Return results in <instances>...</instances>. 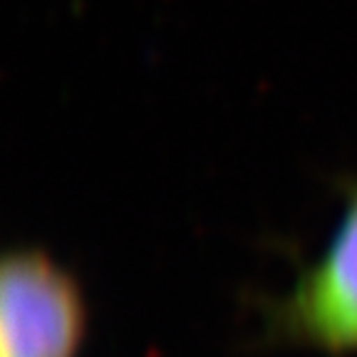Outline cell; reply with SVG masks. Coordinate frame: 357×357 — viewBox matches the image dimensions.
<instances>
[{
    "label": "cell",
    "instance_id": "cell-2",
    "mask_svg": "<svg viewBox=\"0 0 357 357\" xmlns=\"http://www.w3.org/2000/svg\"><path fill=\"white\" fill-rule=\"evenodd\" d=\"M278 333L330 355L357 350V186L325 253L275 310Z\"/></svg>",
    "mask_w": 357,
    "mask_h": 357
},
{
    "label": "cell",
    "instance_id": "cell-1",
    "mask_svg": "<svg viewBox=\"0 0 357 357\" xmlns=\"http://www.w3.org/2000/svg\"><path fill=\"white\" fill-rule=\"evenodd\" d=\"M87 328L82 288L43 248H15L0 268V357H77Z\"/></svg>",
    "mask_w": 357,
    "mask_h": 357
}]
</instances>
